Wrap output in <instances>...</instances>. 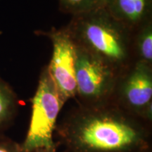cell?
Segmentation results:
<instances>
[{
	"label": "cell",
	"mask_w": 152,
	"mask_h": 152,
	"mask_svg": "<svg viewBox=\"0 0 152 152\" xmlns=\"http://www.w3.org/2000/svg\"><path fill=\"white\" fill-rule=\"evenodd\" d=\"M58 132L70 152H143L149 146V132L141 119L113 102L83 105Z\"/></svg>",
	"instance_id": "obj_1"
},
{
	"label": "cell",
	"mask_w": 152,
	"mask_h": 152,
	"mask_svg": "<svg viewBox=\"0 0 152 152\" xmlns=\"http://www.w3.org/2000/svg\"><path fill=\"white\" fill-rule=\"evenodd\" d=\"M67 28L77 46L103 60L120 74L128 68L132 31L105 7L73 16Z\"/></svg>",
	"instance_id": "obj_2"
},
{
	"label": "cell",
	"mask_w": 152,
	"mask_h": 152,
	"mask_svg": "<svg viewBox=\"0 0 152 152\" xmlns=\"http://www.w3.org/2000/svg\"><path fill=\"white\" fill-rule=\"evenodd\" d=\"M45 68L32 100V114L22 152L56 151L53 134L58 115L65 104Z\"/></svg>",
	"instance_id": "obj_3"
},
{
	"label": "cell",
	"mask_w": 152,
	"mask_h": 152,
	"mask_svg": "<svg viewBox=\"0 0 152 152\" xmlns=\"http://www.w3.org/2000/svg\"><path fill=\"white\" fill-rule=\"evenodd\" d=\"M76 46L77 95L86 106L111 102L121 74L97 56Z\"/></svg>",
	"instance_id": "obj_4"
},
{
	"label": "cell",
	"mask_w": 152,
	"mask_h": 152,
	"mask_svg": "<svg viewBox=\"0 0 152 152\" xmlns=\"http://www.w3.org/2000/svg\"><path fill=\"white\" fill-rule=\"evenodd\" d=\"M119 76L111 102L138 118L151 120V66L140 62Z\"/></svg>",
	"instance_id": "obj_5"
},
{
	"label": "cell",
	"mask_w": 152,
	"mask_h": 152,
	"mask_svg": "<svg viewBox=\"0 0 152 152\" xmlns=\"http://www.w3.org/2000/svg\"><path fill=\"white\" fill-rule=\"evenodd\" d=\"M52 44V55L47 71L65 102L77 95L75 81L76 44L68 28L48 33Z\"/></svg>",
	"instance_id": "obj_6"
},
{
	"label": "cell",
	"mask_w": 152,
	"mask_h": 152,
	"mask_svg": "<svg viewBox=\"0 0 152 152\" xmlns=\"http://www.w3.org/2000/svg\"><path fill=\"white\" fill-rule=\"evenodd\" d=\"M105 8L132 32L149 21L152 0H107Z\"/></svg>",
	"instance_id": "obj_7"
},
{
	"label": "cell",
	"mask_w": 152,
	"mask_h": 152,
	"mask_svg": "<svg viewBox=\"0 0 152 152\" xmlns=\"http://www.w3.org/2000/svg\"><path fill=\"white\" fill-rule=\"evenodd\" d=\"M18 109V99L14 90L0 79V131L11 123Z\"/></svg>",
	"instance_id": "obj_8"
},
{
	"label": "cell",
	"mask_w": 152,
	"mask_h": 152,
	"mask_svg": "<svg viewBox=\"0 0 152 152\" xmlns=\"http://www.w3.org/2000/svg\"><path fill=\"white\" fill-rule=\"evenodd\" d=\"M138 30V35L134 42V49L137 56V62L151 66L152 26L151 21L147 22Z\"/></svg>",
	"instance_id": "obj_9"
},
{
	"label": "cell",
	"mask_w": 152,
	"mask_h": 152,
	"mask_svg": "<svg viewBox=\"0 0 152 152\" xmlns=\"http://www.w3.org/2000/svg\"><path fill=\"white\" fill-rule=\"evenodd\" d=\"M107 0H58L61 10L73 16L105 7Z\"/></svg>",
	"instance_id": "obj_10"
},
{
	"label": "cell",
	"mask_w": 152,
	"mask_h": 152,
	"mask_svg": "<svg viewBox=\"0 0 152 152\" xmlns=\"http://www.w3.org/2000/svg\"><path fill=\"white\" fill-rule=\"evenodd\" d=\"M0 152H22L21 147L0 134Z\"/></svg>",
	"instance_id": "obj_11"
},
{
	"label": "cell",
	"mask_w": 152,
	"mask_h": 152,
	"mask_svg": "<svg viewBox=\"0 0 152 152\" xmlns=\"http://www.w3.org/2000/svg\"><path fill=\"white\" fill-rule=\"evenodd\" d=\"M38 152H56V151H40Z\"/></svg>",
	"instance_id": "obj_12"
}]
</instances>
